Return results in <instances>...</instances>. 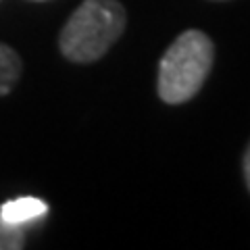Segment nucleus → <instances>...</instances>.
<instances>
[{
  "mask_svg": "<svg viewBox=\"0 0 250 250\" xmlns=\"http://www.w3.org/2000/svg\"><path fill=\"white\" fill-rule=\"evenodd\" d=\"M123 29L125 9L117 0H83L59 36L61 52L73 62H94L108 52Z\"/></svg>",
  "mask_w": 250,
  "mask_h": 250,
  "instance_id": "1",
  "label": "nucleus"
},
{
  "mask_svg": "<svg viewBox=\"0 0 250 250\" xmlns=\"http://www.w3.org/2000/svg\"><path fill=\"white\" fill-rule=\"evenodd\" d=\"M215 46L207 34L188 29L163 54L156 90L163 103L182 104L200 92L213 67Z\"/></svg>",
  "mask_w": 250,
  "mask_h": 250,
  "instance_id": "2",
  "label": "nucleus"
},
{
  "mask_svg": "<svg viewBox=\"0 0 250 250\" xmlns=\"http://www.w3.org/2000/svg\"><path fill=\"white\" fill-rule=\"evenodd\" d=\"M38 2H42V0H38Z\"/></svg>",
  "mask_w": 250,
  "mask_h": 250,
  "instance_id": "7",
  "label": "nucleus"
},
{
  "mask_svg": "<svg viewBox=\"0 0 250 250\" xmlns=\"http://www.w3.org/2000/svg\"><path fill=\"white\" fill-rule=\"evenodd\" d=\"M23 246H25L23 228L0 221V250H17V248H23Z\"/></svg>",
  "mask_w": 250,
  "mask_h": 250,
  "instance_id": "5",
  "label": "nucleus"
},
{
  "mask_svg": "<svg viewBox=\"0 0 250 250\" xmlns=\"http://www.w3.org/2000/svg\"><path fill=\"white\" fill-rule=\"evenodd\" d=\"M21 59L11 46L0 42V96H6L21 77Z\"/></svg>",
  "mask_w": 250,
  "mask_h": 250,
  "instance_id": "4",
  "label": "nucleus"
},
{
  "mask_svg": "<svg viewBox=\"0 0 250 250\" xmlns=\"http://www.w3.org/2000/svg\"><path fill=\"white\" fill-rule=\"evenodd\" d=\"M244 177H246V184H248V190H250V144H248L246 154H244Z\"/></svg>",
  "mask_w": 250,
  "mask_h": 250,
  "instance_id": "6",
  "label": "nucleus"
},
{
  "mask_svg": "<svg viewBox=\"0 0 250 250\" xmlns=\"http://www.w3.org/2000/svg\"><path fill=\"white\" fill-rule=\"evenodd\" d=\"M46 213H48V207H46L44 200L34 196H23V198L4 202L0 207V221L9 225H17V228H25L27 223L42 219Z\"/></svg>",
  "mask_w": 250,
  "mask_h": 250,
  "instance_id": "3",
  "label": "nucleus"
}]
</instances>
